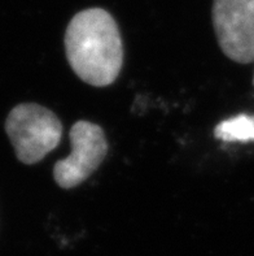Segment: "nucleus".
I'll return each instance as SVG.
<instances>
[{"instance_id": "5", "label": "nucleus", "mask_w": 254, "mask_h": 256, "mask_svg": "<svg viewBox=\"0 0 254 256\" xmlns=\"http://www.w3.org/2000/svg\"><path fill=\"white\" fill-rule=\"evenodd\" d=\"M214 136L223 142L254 140V116L239 114L222 121L214 129Z\"/></svg>"}, {"instance_id": "2", "label": "nucleus", "mask_w": 254, "mask_h": 256, "mask_svg": "<svg viewBox=\"0 0 254 256\" xmlns=\"http://www.w3.org/2000/svg\"><path fill=\"white\" fill-rule=\"evenodd\" d=\"M5 132L17 159L32 166L60 144L62 124L48 108L36 103H21L8 114Z\"/></svg>"}, {"instance_id": "3", "label": "nucleus", "mask_w": 254, "mask_h": 256, "mask_svg": "<svg viewBox=\"0 0 254 256\" xmlns=\"http://www.w3.org/2000/svg\"><path fill=\"white\" fill-rule=\"evenodd\" d=\"M71 154L53 166V178L61 188L83 184L100 166L108 152V142L101 126L90 121H78L69 133Z\"/></svg>"}, {"instance_id": "4", "label": "nucleus", "mask_w": 254, "mask_h": 256, "mask_svg": "<svg viewBox=\"0 0 254 256\" xmlns=\"http://www.w3.org/2000/svg\"><path fill=\"white\" fill-rule=\"evenodd\" d=\"M213 25L226 56L239 64L254 62V0H214Z\"/></svg>"}, {"instance_id": "1", "label": "nucleus", "mask_w": 254, "mask_h": 256, "mask_svg": "<svg viewBox=\"0 0 254 256\" xmlns=\"http://www.w3.org/2000/svg\"><path fill=\"white\" fill-rule=\"evenodd\" d=\"M65 54L82 81L105 88L116 81L123 65V43L118 25L103 8H88L70 20L65 32Z\"/></svg>"}]
</instances>
